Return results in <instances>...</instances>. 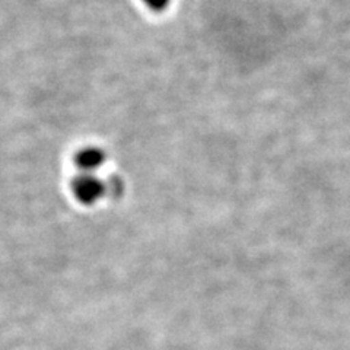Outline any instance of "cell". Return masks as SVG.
Segmentation results:
<instances>
[{"instance_id":"obj_1","label":"cell","mask_w":350,"mask_h":350,"mask_svg":"<svg viewBox=\"0 0 350 350\" xmlns=\"http://www.w3.org/2000/svg\"><path fill=\"white\" fill-rule=\"evenodd\" d=\"M70 189L76 200L85 206H91L103 199L107 193V184L96 177V174L79 172L72 180Z\"/></svg>"},{"instance_id":"obj_2","label":"cell","mask_w":350,"mask_h":350,"mask_svg":"<svg viewBox=\"0 0 350 350\" xmlns=\"http://www.w3.org/2000/svg\"><path fill=\"white\" fill-rule=\"evenodd\" d=\"M107 161V153L104 149L98 146H85L78 150L75 155V165L78 167L81 172L95 174L98 170H101Z\"/></svg>"},{"instance_id":"obj_3","label":"cell","mask_w":350,"mask_h":350,"mask_svg":"<svg viewBox=\"0 0 350 350\" xmlns=\"http://www.w3.org/2000/svg\"><path fill=\"white\" fill-rule=\"evenodd\" d=\"M150 10H155V12H162V10H165L171 0H142Z\"/></svg>"}]
</instances>
